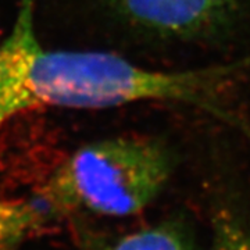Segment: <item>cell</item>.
Listing matches in <instances>:
<instances>
[{
  "label": "cell",
  "mask_w": 250,
  "mask_h": 250,
  "mask_svg": "<svg viewBox=\"0 0 250 250\" xmlns=\"http://www.w3.org/2000/svg\"><path fill=\"white\" fill-rule=\"evenodd\" d=\"M245 57L200 68L152 70L110 52L50 50L34 25V0H22L14 27L0 43V129L39 107L107 108L172 102L229 123L228 100L248 78Z\"/></svg>",
  "instance_id": "1"
},
{
  "label": "cell",
  "mask_w": 250,
  "mask_h": 250,
  "mask_svg": "<svg viewBox=\"0 0 250 250\" xmlns=\"http://www.w3.org/2000/svg\"><path fill=\"white\" fill-rule=\"evenodd\" d=\"M174 167V153L159 138H107L71 153L54 170L41 199L53 217L64 211L126 217L160 196Z\"/></svg>",
  "instance_id": "2"
},
{
  "label": "cell",
  "mask_w": 250,
  "mask_h": 250,
  "mask_svg": "<svg viewBox=\"0 0 250 250\" xmlns=\"http://www.w3.org/2000/svg\"><path fill=\"white\" fill-rule=\"evenodd\" d=\"M124 22L154 38L206 42L232 31L243 0H108Z\"/></svg>",
  "instance_id": "3"
},
{
  "label": "cell",
  "mask_w": 250,
  "mask_h": 250,
  "mask_svg": "<svg viewBox=\"0 0 250 250\" xmlns=\"http://www.w3.org/2000/svg\"><path fill=\"white\" fill-rule=\"evenodd\" d=\"M50 217L41 200H0V250H16Z\"/></svg>",
  "instance_id": "4"
},
{
  "label": "cell",
  "mask_w": 250,
  "mask_h": 250,
  "mask_svg": "<svg viewBox=\"0 0 250 250\" xmlns=\"http://www.w3.org/2000/svg\"><path fill=\"white\" fill-rule=\"evenodd\" d=\"M102 250H192V245L178 223L166 221L124 235Z\"/></svg>",
  "instance_id": "5"
},
{
  "label": "cell",
  "mask_w": 250,
  "mask_h": 250,
  "mask_svg": "<svg viewBox=\"0 0 250 250\" xmlns=\"http://www.w3.org/2000/svg\"><path fill=\"white\" fill-rule=\"evenodd\" d=\"M211 250H250V218L221 213L214 221Z\"/></svg>",
  "instance_id": "6"
}]
</instances>
